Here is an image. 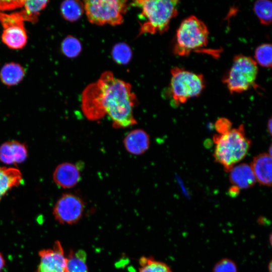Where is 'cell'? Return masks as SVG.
<instances>
[{"instance_id": "52a82bcc", "label": "cell", "mask_w": 272, "mask_h": 272, "mask_svg": "<svg viewBox=\"0 0 272 272\" xmlns=\"http://www.w3.org/2000/svg\"><path fill=\"white\" fill-rule=\"evenodd\" d=\"M83 4L88 21L97 25L122 24L127 9V1L124 0H86Z\"/></svg>"}, {"instance_id": "4316f807", "label": "cell", "mask_w": 272, "mask_h": 272, "mask_svg": "<svg viewBox=\"0 0 272 272\" xmlns=\"http://www.w3.org/2000/svg\"><path fill=\"white\" fill-rule=\"evenodd\" d=\"M24 0L0 1V11H10L24 6Z\"/></svg>"}, {"instance_id": "4fadbf2b", "label": "cell", "mask_w": 272, "mask_h": 272, "mask_svg": "<svg viewBox=\"0 0 272 272\" xmlns=\"http://www.w3.org/2000/svg\"><path fill=\"white\" fill-rule=\"evenodd\" d=\"M271 156L267 153H261L255 156L251 163L256 181L261 185H271Z\"/></svg>"}, {"instance_id": "8992f818", "label": "cell", "mask_w": 272, "mask_h": 272, "mask_svg": "<svg viewBox=\"0 0 272 272\" xmlns=\"http://www.w3.org/2000/svg\"><path fill=\"white\" fill-rule=\"evenodd\" d=\"M258 72V65L253 58L238 54L234 57L223 82L231 94L241 93L255 86Z\"/></svg>"}, {"instance_id": "ac0fdd59", "label": "cell", "mask_w": 272, "mask_h": 272, "mask_svg": "<svg viewBox=\"0 0 272 272\" xmlns=\"http://www.w3.org/2000/svg\"><path fill=\"white\" fill-rule=\"evenodd\" d=\"M60 10L63 18L70 22L78 20L85 12L83 3L78 0H66L62 2Z\"/></svg>"}, {"instance_id": "30bf717a", "label": "cell", "mask_w": 272, "mask_h": 272, "mask_svg": "<svg viewBox=\"0 0 272 272\" xmlns=\"http://www.w3.org/2000/svg\"><path fill=\"white\" fill-rule=\"evenodd\" d=\"M52 177L58 186L63 188H72L81 179L80 165L70 162L62 163L55 168Z\"/></svg>"}, {"instance_id": "9c48e42d", "label": "cell", "mask_w": 272, "mask_h": 272, "mask_svg": "<svg viewBox=\"0 0 272 272\" xmlns=\"http://www.w3.org/2000/svg\"><path fill=\"white\" fill-rule=\"evenodd\" d=\"M40 263L36 272H67L66 257L59 241L52 248L39 251Z\"/></svg>"}, {"instance_id": "f546056e", "label": "cell", "mask_w": 272, "mask_h": 272, "mask_svg": "<svg viewBox=\"0 0 272 272\" xmlns=\"http://www.w3.org/2000/svg\"><path fill=\"white\" fill-rule=\"evenodd\" d=\"M271 126H272V120H271V118L270 117L268 119V122H267V129H268L269 133L270 135H271V129H272Z\"/></svg>"}, {"instance_id": "3957f363", "label": "cell", "mask_w": 272, "mask_h": 272, "mask_svg": "<svg viewBox=\"0 0 272 272\" xmlns=\"http://www.w3.org/2000/svg\"><path fill=\"white\" fill-rule=\"evenodd\" d=\"M213 140L216 144L213 155L215 160L226 172H229L246 156L251 145L242 124L225 133L215 135Z\"/></svg>"}, {"instance_id": "d6986e66", "label": "cell", "mask_w": 272, "mask_h": 272, "mask_svg": "<svg viewBox=\"0 0 272 272\" xmlns=\"http://www.w3.org/2000/svg\"><path fill=\"white\" fill-rule=\"evenodd\" d=\"M66 257L67 272H88L87 254L83 250H71Z\"/></svg>"}, {"instance_id": "5b68a950", "label": "cell", "mask_w": 272, "mask_h": 272, "mask_svg": "<svg viewBox=\"0 0 272 272\" xmlns=\"http://www.w3.org/2000/svg\"><path fill=\"white\" fill-rule=\"evenodd\" d=\"M171 75L169 93L175 105L198 96L205 88V81L201 74L175 66L171 70Z\"/></svg>"}, {"instance_id": "e0dca14e", "label": "cell", "mask_w": 272, "mask_h": 272, "mask_svg": "<svg viewBox=\"0 0 272 272\" xmlns=\"http://www.w3.org/2000/svg\"><path fill=\"white\" fill-rule=\"evenodd\" d=\"M25 71L20 64L11 62L5 64L0 71V79L7 86L19 84L24 78Z\"/></svg>"}, {"instance_id": "ffe728a7", "label": "cell", "mask_w": 272, "mask_h": 272, "mask_svg": "<svg viewBox=\"0 0 272 272\" xmlns=\"http://www.w3.org/2000/svg\"><path fill=\"white\" fill-rule=\"evenodd\" d=\"M48 1H25L22 12L25 21L35 23L38 20L40 12L47 6Z\"/></svg>"}, {"instance_id": "d4e9b609", "label": "cell", "mask_w": 272, "mask_h": 272, "mask_svg": "<svg viewBox=\"0 0 272 272\" xmlns=\"http://www.w3.org/2000/svg\"><path fill=\"white\" fill-rule=\"evenodd\" d=\"M61 48L62 53L67 57L74 58L79 55L82 50V45L77 38L69 35L62 41Z\"/></svg>"}, {"instance_id": "277c9868", "label": "cell", "mask_w": 272, "mask_h": 272, "mask_svg": "<svg viewBox=\"0 0 272 272\" xmlns=\"http://www.w3.org/2000/svg\"><path fill=\"white\" fill-rule=\"evenodd\" d=\"M209 31L205 23L195 16H190L178 28L173 47L174 53L187 56L192 51L207 45Z\"/></svg>"}, {"instance_id": "cb8c5ba5", "label": "cell", "mask_w": 272, "mask_h": 272, "mask_svg": "<svg viewBox=\"0 0 272 272\" xmlns=\"http://www.w3.org/2000/svg\"><path fill=\"white\" fill-rule=\"evenodd\" d=\"M111 55L113 60L119 64H127L131 59L132 52L130 47L125 43L116 44L113 47Z\"/></svg>"}, {"instance_id": "7402d4cb", "label": "cell", "mask_w": 272, "mask_h": 272, "mask_svg": "<svg viewBox=\"0 0 272 272\" xmlns=\"http://www.w3.org/2000/svg\"><path fill=\"white\" fill-rule=\"evenodd\" d=\"M253 11L260 23L269 25L271 22L272 3L267 0H258L253 5Z\"/></svg>"}, {"instance_id": "2e32d148", "label": "cell", "mask_w": 272, "mask_h": 272, "mask_svg": "<svg viewBox=\"0 0 272 272\" xmlns=\"http://www.w3.org/2000/svg\"><path fill=\"white\" fill-rule=\"evenodd\" d=\"M23 182L22 173L18 168L0 167V200L11 189Z\"/></svg>"}, {"instance_id": "7c38bea8", "label": "cell", "mask_w": 272, "mask_h": 272, "mask_svg": "<svg viewBox=\"0 0 272 272\" xmlns=\"http://www.w3.org/2000/svg\"><path fill=\"white\" fill-rule=\"evenodd\" d=\"M123 143L128 153L134 155H141L149 149L150 138L145 130L137 128L128 132L125 136Z\"/></svg>"}, {"instance_id": "6da1fadb", "label": "cell", "mask_w": 272, "mask_h": 272, "mask_svg": "<svg viewBox=\"0 0 272 272\" xmlns=\"http://www.w3.org/2000/svg\"><path fill=\"white\" fill-rule=\"evenodd\" d=\"M136 103L131 85L108 71L88 85L81 97L82 110L88 119L96 121L108 115L115 128H126L137 123L133 111Z\"/></svg>"}, {"instance_id": "5bb4252c", "label": "cell", "mask_w": 272, "mask_h": 272, "mask_svg": "<svg viewBox=\"0 0 272 272\" xmlns=\"http://www.w3.org/2000/svg\"><path fill=\"white\" fill-rule=\"evenodd\" d=\"M229 172L230 182L240 190L250 188L255 183L253 172L250 166L247 164L234 166Z\"/></svg>"}, {"instance_id": "f1b7e54d", "label": "cell", "mask_w": 272, "mask_h": 272, "mask_svg": "<svg viewBox=\"0 0 272 272\" xmlns=\"http://www.w3.org/2000/svg\"><path fill=\"white\" fill-rule=\"evenodd\" d=\"M239 193L240 189L238 187L233 185L229 188L228 190L229 194L232 197H236Z\"/></svg>"}, {"instance_id": "484cf974", "label": "cell", "mask_w": 272, "mask_h": 272, "mask_svg": "<svg viewBox=\"0 0 272 272\" xmlns=\"http://www.w3.org/2000/svg\"><path fill=\"white\" fill-rule=\"evenodd\" d=\"M213 272H238L236 263L230 258H223L218 261L213 269Z\"/></svg>"}, {"instance_id": "44dd1931", "label": "cell", "mask_w": 272, "mask_h": 272, "mask_svg": "<svg viewBox=\"0 0 272 272\" xmlns=\"http://www.w3.org/2000/svg\"><path fill=\"white\" fill-rule=\"evenodd\" d=\"M139 265V272H173L167 264L151 257H141Z\"/></svg>"}, {"instance_id": "9a60e30c", "label": "cell", "mask_w": 272, "mask_h": 272, "mask_svg": "<svg viewBox=\"0 0 272 272\" xmlns=\"http://www.w3.org/2000/svg\"><path fill=\"white\" fill-rule=\"evenodd\" d=\"M1 38L2 42L11 49L22 48L28 39L24 24L12 25L3 29Z\"/></svg>"}, {"instance_id": "603a6c76", "label": "cell", "mask_w": 272, "mask_h": 272, "mask_svg": "<svg viewBox=\"0 0 272 272\" xmlns=\"http://www.w3.org/2000/svg\"><path fill=\"white\" fill-rule=\"evenodd\" d=\"M256 63L265 68H271L272 64V47L270 43H263L258 46L254 52Z\"/></svg>"}, {"instance_id": "ba28073f", "label": "cell", "mask_w": 272, "mask_h": 272, "mask_svg": "<svg viewBox=\"0 0 272 272\" xmlns=\"http://www.w3.org/2000/svg\"><path fill=\"white\" fill-rule=\"evenodd\" d=\"M84 209V202L80 197L72 193H65L56 202L53 214L59 223L72 225L81 220Z\"/></svg>"}, {"instance_id": "7a4b0ae2", "label": "cell", "mask_w": 272, "mask_h": 272, "mask_svg": "<svg viewBox=\"0 0 272 272\" xmlns=\"http://www.w3.org/2000/svg\"><path fill=\"white\" fill-rule=\"evenodd\" d=\"M179 1L176 0H138L131 5L139 8L141 13L139 36L149 33L162 34L169 27L171 20L178 14Z\"/></svg>"}, {"instance_id": "4dcf8cb0", "label": "cell", "mask_w": 272, "mask_h": 272, "mask_svg": "<svg viewBox=\"0 0 272 272\" xmlns=\"http://www.w3.org/2000/svg\"><path fill=\"white\" fill-rule=\"evenodd\" d=\"M5 263V261L3 255H2V254L0 253V271L4 266Z\"/></svg>"}, {"instance_id": "8fae6325", "label": "cell", "mask_w": 272, "mask_h": 272, "mask_svg": "<svg viewBox=\"0 0 272 272\" xmlns=\"http://www.w3.org/2000/svg\"><path fill=\"white\" fill-rule=\"evenodd\" d=\"M28 154L27 145L17 141H9L0 146V161L7 165L22 163L25 161Z\"/></svg>"}, {"instance_id": "83f0119b", "label": "cell", "mask_w": 272, "mask_h": 272, "mask_svg": "<svg viewBox=\"0 0 272 272\" xmlns=\"http://www.w3.org/2000/svg\"><path fill=\"white\" fill-rule=\"evenodd\" d=\"M232 126L231 122L226 118H219L215 123V128L217 131L222 134L229 131Z\"/></svg>"}]
</instances>
